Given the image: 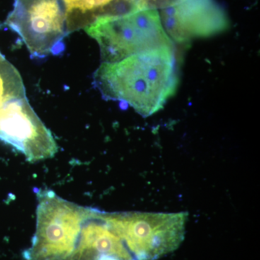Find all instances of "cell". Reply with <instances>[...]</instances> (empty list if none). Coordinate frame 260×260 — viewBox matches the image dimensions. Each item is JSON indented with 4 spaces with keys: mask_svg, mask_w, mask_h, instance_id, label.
<instances>
[{
    "mask_svg": "<svg viewBox=\"0 0 260 260\" xmlns=\"http://www.w3.org/2000/svg\"><path fill=\"white\" fill-rule=\"evenodd\" d=\"M25 96L20 73L0 53V115L10 102Z\"/></svg>",
    "mask_w": 260,
    "mask_h": 260,
    "instance_id": "obj_6",
    "label": "cell"
},
{
    "mask_svg": "<svg viewBox=\"0 0 260 260\" xmlns=\"http://www.w3.org/2000/svg\"><path fill=\"white\" fill-rule=\"evenodd\" d=\"M180 0H137V8L139 10L165 9L177 4Z\"/></svg>",
    "mask_w": 260,
    "mask_h": 260,
    "instance_id": "obj_7",
    "label": "cell"
},
{
    "mask_svg": "<svg viewBox=\"0 0 260 260\" xmlns=\"http://www.w3.org/2000/svg\"><path fill=\"white\" fill-rule=\"evenodd\" d=\"M93 80L104 99L125 102L143 116L152 115L164 107L177 89L174 49L160 48L116 62H102Z\"/></svg>",
    "mask_w": 260,
    "mask_h": 260,
    "instance_id": "obj_1",
    "label": "cell"
},
{
    "mask_svg": "<svg viewBox=\"0 0 260 260\" xmlns=\"http://www.w3.org/2000/svg\"><path fill=\"white\" fill-rule=\"evenodd\" d=\"M5 25L18 34L34 57L60 52L68 35L62 0H15Z\"/></svg>",
    "mask_w": 260,
    "mask_h": 260,
    "instance_id": "obj_3",
    "label": "cell"
},
{
    "mask_svg": "<svg viewBox=\"0 0 260 260\" xmlns=\"http://www.w3.org/2000/svg\"><path fill=\"white\" fill-rule=\"evenodd\" d=\"M129 212L106 213L80 207L76 244L69 260H136L125 242Z\"/></svg>",
    "mask_w": 260,
    "mask_h": 260,
    "instance_id": "obj_4",
    "label": "cell"
},
{
    "mask_svg": "<svg viewBox=\"0 0 260 260\" xmlns=\"http://www.w3.org/2000/svg\"><path fill=\"white\" fill-rule=\"evenodd\" d=\"M85 30L99 44L102 62H116L134 54L173 47L158 10H138L101 18Z\"/></svg>",
    "mask_w": 260,
    "mask_h": 260,
    "instance_id": "obj_2",
    "label": "cell"
},
{
    "mask_svg": "<svg viewBox=\"0 0 260 260\" xmlns=\"http://www.w3.org/2000/svg\"><path fill=\"white\" fill-rule=\"evenodd\" d=\"M160 10L164 30L178 43L211 37L229 28L226 13L216 0H180Z\"/></svg>",
    "mask_w": 260,
    "mask_h": 260,
    "instance_id": "obj_5",
    "label": "cell"
}]
</instances>
